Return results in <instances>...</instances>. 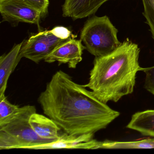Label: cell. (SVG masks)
<instances>
[{
    "label": "cell",
    "mask_w": 154,
    "mask_h": 154,
    "mask_svg": "<svg viewBox=\"0 0 154 154\" xmlns=\"http://www.w3.org/2000/svg\"><path fill=\"white\" fill-rule=\"evenodd\" d=\"M36 112L35 106L26 105L20 107L14 115L0 121L1 150L28 149L33 146L53 141L41 138L31 128L29 119Z\"/></svg>",
    "instance_id": "cell-3"
},
{
    "label": "cell",
    "mask_w": 154,
    "mask_h": 154,
    "mask_svg": "<svg viewBox=\"0 0 154 154\" xmlns=\"http://www.w3.org/2000/svg\"><path fill=\"white\" fill-rule=\"evenodd\" d=\"M29 122L34 131L41 138L53 141L59 137L61 128L49 117L35 112L30 116Z\"/></svg>",
    "instance_id": "cell-11"
},
{
    "label": "cell",
    "mask_w": 154,
    "mask_h": 154,
    "mask_svg": "<svg viewBox=\"0 0 154 154\" xmlns=\"http://www.w3.org/2000/svg\"><path fill=\"white\" fill-rule=\"evenodd\" d=\"M154 148V139L142 140L137 141H121L106 140L98 141V149H152Z\"/></svg>",
    "instance_id": "cell-13"
},
{
    "label": "cell",
    "mask_w": 154,
    "mask_h": 154,
    "mask_svg": "<svg viewBox=\"0 0 154 154\" xmlns=\"http://www.w3.org/2000/svg\"><path fill=\"white\" fill-rule=\"evenodd\" d=\"M51 30L55 35L63 40H67L72 38L75 37L69 29L62 26L55 27Z\"/></svg>",
    "instance_id": "cell-18"
},
{
    "label": "cell",
    "mask_w": 154,
    "mask_h": 154,
    "mask_svg": "<svg viewBox=\"0 0 154 154\" xmlns=\"http://www.w3.org/2000/svg\"><path fill=\"white\" fill-rule=\"evenodd\" d=\"M142 71L146 74L144 87L148 91L154 95V66L143 68Z\"/></svg>",
    "instance_id": "cell-16"
},
{
    "label": "cell",
    "mask_w": 154,
    "mask_h": 154,
    "mask_svg": "<svg viewBox=\"0 0 154 154\" xmlns=\"http://www.w3.org/2000/svg\"><path fill=\"white\" fill-rule=\"evenodd\" d=\"M142 2L144 7L143 14L154 39V0H142Z\"/></svg>",
    "instance_id": "cell-15"
},
{
    "label": "cell",
    "mask_w": 154,
    "mask_h": 154,
    "mask_svg": "<svg viewBox=\"0 0 154 154\" xmlns=\"http://www.w3.org/2000/svg\"><path fill=\"white\" fill-rule=\"evenodd\" d=\"M127 128L144 136L154 137V110L136 112L132 115Z\"/></svg>",
    "instance_id": "cell-12"
},
{
    "label": "cell",
    "mask_w": 154,
    "mask_h": 154,
    "mask_svg": "<svg viewBox=\"0 0 154 154\" xmlns=\"http://www.w3.org/2000/svg\"><path fill=\"white\" fill-rule=\"evenodd\" d=\"M20 108L18 105L11 103L5 95L0 97V121L14 115Z\"/></svg>",
    "instance_id": "cell-14"
},
{
    "label": "cell",
    "mask_w": 154,
    "mask_h": 154,
    "mask_svg": "<svg viewBox=\"0 0 154 154\" xmlns=\"http://www.w3.org/2000/svg\"><path fill=\"white\" fill-rule=\"evenodd\" d=\"M140 49L127 38L109 54L95 57L89 81L84 86L104 103L117 102L134 91L136 75L143 68L139 63Z\"/></svg>",
    "instance_id": "cell-2"
},
{
    "label": "cell",
    "mask_w": 154,
    "mask_h": 154,
    "mask_svg": "<svg viewBox=\"0 0 154 154\" xmlns=\"http://www.w3.org/2000/svg\"><path fill=\"white\" fill-rule=\"evenodd\" d=\"M0 13L4 21L23 22L38 26L43 18L38 9L24 0H0Z\"/></svg>",
    "instance_id": "cell-6"
},
{
    "label": "cell",
    "mask_w": 154,
    "mask_h": 154,
    "mask_svg": "<svg viewBox=\"0 0 154 154\" xmlns=\"http://www.w3.org/2000/svg\"><path fill=\"white\" fill-rule=\"evenodd\" d=\"M118 30L107 16H93L86 20L82 29L80 39L86 49L95 57L114 51L121 44Z\"/></svg>",
    "instance_id": "cell-4"
},
{
    "label": "cell",
    "mask_w": 154,
    "mask_h": 154,
    "mask_svg": "<svg viewBox=\"0 0 154 154\" xmlns=\"http://www.w3.org/2000/svg\"><path fill=\"white\" fill-rule=\"evenodd\" d=\"M38 102L44 113L70 135L94 134L120 115L61 70L53 75Z\"/></svg>",
    "instance_id": "cell-1"
},
{
    "label": "cell",
    "mask_w": 154,
    "mask_h": 154,
    "mask_svg": "<svg viewBox=\"0 0 154 154\" xmlns=\"http://www.w3.org/2000/svg\"><path fill=\"white\" fill-rule=\"evenodd\" d=\"M109 1L110 0H65L62 6L63 16L73 20L90 17Z\"/></svg>",
    "instance_id": "cell-9"
},
{
    "label": "cell",
    "mask_w": 154,
    "mask_h": 154,
    "mask_svg": "<svg viewBox=\"0 0 154 154\" xmlns=\"http://www.w3.org/2000/svg\"><path fill=\"white\" fill-rule=\"evenodd\" d=\"M36 8L42 13L43 17L47 15L49 2L48 0H24Z\"/></svg>",
    "instance_id": "cell-17"
},
{
    "label": "cell",
    "mask_w": 154,
    "mask_h": 154,
    "mask_svg": "<svg viewBox=\"0 0 154 154\" xmlns=\"http://www.w3.org/2000/svg\"><path fill=\"white\" fill-rule=\"evenodd\" d=\"M94 134H84L73 135L66 132L60 133L57 139L40 145L30 147L29 149H97L98 140L94 139Z\"/></svg>",
    "instance_id": "cell-8"
},
{
    "label": "cell",
    "mask_w": 154,
    "mask_h": 154,
    "mask_svg": "<svg viewBox=\"0 0 154 154\" xmlns=\"http://www.w3.org/2000/svg\"><path fill=\"white\" fill-rule=\"evenodd\" d=\"M23 43L15 45L8 54L0 57V97L5 95L9 78L22 58L20 50Z\"/></svg>",
    "instance_id": "cell-10"
},
{
    "label": "cell",
    "mask_w": 154,
    "mask_h": 154,
    "mask_svg": "<svg viewBox=\"0 0 154 154\" xmlns=\"http://www.w3.org/2000/svg\"><path fill=\"white\" fill-rule=\"evenodd\" d=\"M68 39L59 38L51 30L41 31L31 36L27 40H24L20 54L22 58L25 57L38 64L45 60L57 47Z\"/></svg>",
    "instance_id": "cell-5"
},
{
    "label": "cell",
    "mask_w": 154,
    "mask_h": 154,
    "mask_svg": "<svg viewBox=\"0 0 154 154\" xmlns=\"http://www.w3.org/2000/svg\"><path fill=\"white\" fill-rule=\"evenodd\" d=\"M74 38H70L57 47L44 61L49 63L57 62L59 65L67 64L69 68H76L82 60L83 52L86 48L81 39Z\"/></svg>",
    "instance_id": "cell-7"
}]
</instances>
